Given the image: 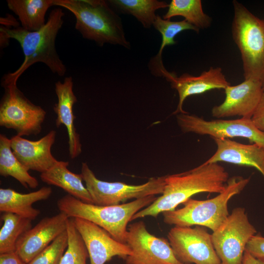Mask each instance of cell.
<instances>
[{
    "mask_svg": "<svg viewBox=\"0 0 264 264\" xmlns=\"http://www.w3.org/2000/svg\"><path fill=\"white\" fill-rule=\"evenodd\" d=\"M73 219L88 250L90 264H105L115 256L125 260L132 254L126 243L117 241L99 226L85 219Z\"/></svg>",
    "mask_w": 264,
    "mask_h": 264,
    "instance_id": "4fadbf2b",
    "label": "cell"
},
{
    "mask_svg": "<svg viewBox=\"0 0 264 264\" xmlns=\"http://www.w3.org/2000/svg\"><path fill=\"white\" fill-rule=\"evenodd\" d=\"M250 177L234 176L229 178L225 189L214 198L206 200L190 198L178 209L162 213L163 221L169 225L189 227L199 225L216 231L229 215L228 203L248 184Z\"/></svg>",
    "mask_w": 264,
    "mask_h": 264,
    "instance_id": "5b68a950",
    "label": "cell"
},
{
    "mask_svg": "<svg viewBox=\"0 0 264 264\" xmlns=\"http://www.w3.org/2000/svg\"><path fill=\"white\" fill-rule=\"evenodd\" d=\"M53 5L70 11L76 19L75 28L85 39L100 46L105 44L131 48L120 18L103 0H53Z\"/></svg>",
    "mask_w": 264,
    "mask_h": 264,
    "instance_id": "3957f363",
    "label": "cell"
},
{
    "mask_svg": "<svg viewBox=\"0 0 264 264\" xmlns=\"http://www.w3.org/2000/svg\"><path fill=\"white\" fill-rule=\"evenodd\" d=\"M0 175L13 177L25 188L35 189L39 185L36 178L29 174L13 154L10 139L3 134H0Z\"/></svg>",
    "mask_w": 264,
    "mask_h": 264,
    "instance_id": "cb8c5ba5",
    "label": "cell"
},
{
    "mask_svg": "<svg viewBox=\"0 0 264 264\" xmlns=\"http://www.w3.org/2000/svg\"><path fill=\"white\" fill-rule=\"evenodd\" d=\"M68 219L61 212L53 216L43 218L21 236L17 242L15 252L28 264L56 238L66 231Z\"/></svg>",
    "mask_w": 264,
    "mask_h": 264,
    "instance_id": "9a60e30c",
    "label": "cell"
},
{
    "mask_svg": "<svg viewBox=\"0 0 264 264\" xmlns=\"http://www.w3.org/2000/svg\"><path fill=\"white\" fill-rule=\"evenodd\" d=\"M64 13L60 8L53 9L44 27L38 31H28L20 26L13 28L1 26L0 46L6 44L10 39L20 44L24 56L21 66L15 71L5 75L1 79V86L17 84L19 78L31 66L43 63L51 71L63 76L66 70L60 59L55 47L57 34L63 24Z\"/></svg>",
    "mask_w": 264,
    "mask_h": 264,
    "instance_id": "6da1fadb",
    "label": "cell"
},
{
    "mask_svg": "<svg viewBox=\"0 0 264 264\" xmlns=\"http://www.w3.org/2000/svg\"><path fill=\"white\" fill-rule=\"evenodd\" d=\"M176 121L184 133L208 135L212 138L243 137L247 139L250 143L264 146V132L255 125L251 118L241 117L236 119L208 121L187 113L178 114Z\"/></svg>",
    "mask_w": 264,
    "mask_h": 264,
    "instance_id": "30bf717a",
    "label": "cell"
},
{
    "mask_svg": "<svg viewBox=\"0 0 264 264\" xmlns=\"http://www.w3.org/2000/svg\"><path fill=\"white\" fill-rule=\"evenodd\" d=\"M55 86L58 98V102L53 107L57 115L56 126L59 128L64 125L66 127L68 138L69 155L71 159H74L81 154L82 150L80 135L77 132L74 122L76 117L73 109L77 99L73 90L72 78L66 77L63 82L58 81Z\"/></svg>",
    "mask_w": 264,
    "mask_h": 264,
    "instance_id": "ac0fdd59",
    "label": "cell"
},
{
    "mask_svg": "<svg viewBox=\"0 0 264 264\" xmlns=\"http://www.w3.org/2000/svg\"><path fill=\"white\" fill-rule=\"evenodd\" d=\"M157 198L150 196L114 205H98L84 202L67 194L57 202L61 212L68 218L89 220L107 231L117 241L126 243L128 224L140 210L152 203Z\"/></svg>",
    "mask_w": 264,
    "mask_h": 264,
    "instance_id": "277c9868",
    "label": "cell"
},
{
    "mask_svg": "<svg viewBox=\"0 0 264 264\" xmlns=\"http://www.w3.org/2000/svg\"><path fill=\"white\" fill-rule=\"evenodd\" d=\"M9 9L18 17L22 27L28 31H36L44 26L48 9L53 5V0H7Z\"/></svg>",
    "mask_w": 264,
    "mask_h": 264,
    "instance_id": "603a6c76",
    "label": "cell"
},
{
    "mask_svg": "<svg viewBox=\"0 0 264 264\" xmlns=\"http://www.w3.org/2000/svg\"><path fill=\"white\" fill-rule=\"evenodd\" d=\"M68 165V161H58L50 169L41 174V180L48 185L63 189L84 202L93 203L89 193L83 183L81 174L71 172L67 169Z\"/></svg>",
    "mask_w": 264,
    "mask_h": 264,
    "instance_id": "44dd1931",
    "label": "cell"
},
{
    "mask_svg": "<svg viewBox=\"0 0 264 264\" xmlns=\"http://www.w3.org/2000/svg\"><path fill=\"white\" fill-rule=\"evenodd\" d=\"M228 173L218 163L204 164L179 174L166 175L161 195L140 210L132 220L176 209L193 195L200 193L220 194L226 188Z\"/></svg>",
    "mask_w": 264,
    "mask_h": 264,
    "instance_id": "7a4b0ae2",
    "label": "cell"
},
{
    "mask_svg": "<svg viewBox=\"0 0 264 264\" xmlns=\"http://www.w3.org/2000/svg\"><path fill=\"white\" fill-rule=\"evenodd\" d=\"M2 87L4 93L0 102V126L14 130L20 136L39 134L46 111L28 99L17 84Z\"/></svg>",
    "mask_w": 264,
    "mask_h": 264,
    "instance_id": "ba28073f",
    "label": "cell"
},
{
    "mask_svg": "<svg viewBox=\"0 0 264 264\" xmlns=\"http://www.w3.org/2000/svg\"><path fill=\"white\" fill-rule=\"evenodd\" d=\"M180 16L199 30L210 26L212 19L205 14L200 0H172L163 16L165 20Z\"/></svg>",
    "mask_w": 264,
    "mask_h": 264,
    "instance_id": "4316f807",
    "label": "cell"
},
{
    "mask_svg": "<svg viewBox=\"0 0 264 264\" xmlns=\"http://www.w3.org/2000/svg\"><path fill=\"white\" fill-rule=\"evenodd\" d=\"M257 233L245 209H234L224 222L211 234L220 264H242L246 246Z\"/></svg>",
    "mask_w": 264,
    "mask_h": 264,
    "instance_id": "9c48e42d",
    "label": "cell"
},
{
    "mask_svg": "<svg viewBox=\"0 0 264 264\" xmlns=\"http://www.w3.org/2000/svg\"><path fill=\"white\" fill-rule=\"evenodd\" d=\"M112 5L124 14L135 17L144 27L150 28L156 18L155 11L168 7L169 4L157 0H110Z\"/></svg>",
    "mask_w": 264,
    "mask_h": 264,
    "instance_id": "d4e9b609",
    "label": "cell"
},
{
    "mask_svg": "<svg viewBox=\"0 0 264 264\" xmlns=\"http://www.w3.org/2000/svg\"><path fill=\"white\" fill-rule=\"evenodd\" d=\"M50 187L44 186L37 191L22 194L11 188L0 189V212L14 213L31 220L35 219L40 210L34 208L36 202L46 200L52 194Z\"/></svg>",
    "mask_w": 264,
    "mask_h": 264,
    "instance_id": "ffe728a7",
    "label": "cell"
},
{
    "mask_svg": "<svg viewBox=\"0 0 264 264\" xmlns=\"http://www.w3.org/2000/svg\"><path fill=\"white\" fill-rule=\"evenodd\" d=\"M242 264H264V261L254 257L248 252L245 251L243 258Z\"/></svg>",
    "mask_w": 264,
    "mask_h": 264,
    "instance_id": "d6a6232c",
    "label": "cell"
},
{
    "mask_svg": "<svg viewBox=\"0 0 264 264\" xmlns=\"http://www.w3.org/2000/svg\"><path fill=\"white\" fill-rule=\"evenodd\" d=\"M168 240L176 258L184 264H220L211 234L204 227L175 226L169 231Z\"/></svg>",
    "mask_w": 264,
    "mask_h": 264,
    "instance_id": "8fae6325",
    "label": "cell"
},
{
    "mask_svg": "<svg viewBox=\"0 0 264 264\" xmlns=\"http://www.w3.org/2000/svg\"><path fill=\"white\" fill-rule=\"evenodd\" d=\"M67 247L66 231L56 238L28 264H60Z\"/></svg>",
    "mask_w": 264,
    "mask_h": 264,
    "instance_id": "f1b7e54d",
    "label": "cell"
},
{
    "mask_svg": "<svg viewBox=\"0 0 264 264\" xmlns=\"http://www.w3.org/2000/svg\"><path fill=\"white\" fill-rule=\"evenodd\" d=\"M0 230V254L14 252L21 236L32 228V220L18 215L3 213Z\"/></svg>",
    "mask_w": 264,
    "mask_h": 264,
    "instance_id": "484cf974",
    "label": "cell"
},
{
    "mask_svg": "<svg viewBox=\"0 0 264 264\" xmlns=\"http://www.w3.org/2000/svg\"><path fill=\"white\" fill-rule=\"evenodd\" d=\"M66 232L67 247L60 264H87L88 253L72 218L68 219Z\"/></svg>",
    "mask_w": 264,
    "mask_h": 264,
    "instance_id": "83f0119b",
    "label": "cell"
},
{
    "mask_svg": "<svg viewBox=\"0 0 264 264\" xmlns=\"http://www.w3.org/2000/svg\"><path fill=\"white\" fill-rule=\"evenodd\" d=\"M263 85L253 79H244L241 83L227 87L223 102L214 106L211 113L220 118L234 116L251 118L262 98Z\"/></svg>",
    "mask_w": 264,
    "mask_h": 264,
    "instance_id": "5bb4252c",
    "label": "cell"
},
{
    "mask_svg": "<svg viewBox=\"0 0 264 264\" xmlns=\"http://www.w3.org/2000/svg\"><path fill=\"white\" fill-rule=\"evenodd\" d=\"M81 174L93 203L102 206L117 205L130 199L162 194L166 176L152 177L145 183L136 185L108 182L97 178L85 162L82 164Z\"/></svg>",
    "mask_w": 264,
    "mask_h": 264,
    "instance_id": "52a82bcc",
    "label": "cell"
},
{
    "mask_svg": "<svg viewBox=\"0 0 264 264\" xmlns=\"http://www.w3.org/2000/svg\"><path fill=\"white\" fill-rule=\"evenodd\" d=\"M263 90H264V87H263Z\"/></svg>",
    "mask_w": 264,
    "mask_h": 264,
    "instance_id": "836d02e7",
    "label": "cell"
},
{
    "mask_svg": "<svg viewBox=\"0 0 264 264\" xmlns=\"http://www.w3.org/2000/svg\"><path fill=\"white\" fill-rule=\"evenodd\" d=\"M126 244L132 250L125 259L126 264H184L176 258L168 240L151 234L143 221L128 226Z\"/></svg>",
    "mask_w": 264,
    "mask_h": 264,
    "instance_id": "7c38bea8",
    "label": "cell"
},
{
    "mask_svg": "<svg viewBox=\"0 0 264 264\" xmlns=\"http://www.w3.org/2000/svg\"><path fill=\"white\" fill-rule=\"evenodd\" d=\"M245 251L254 257L264 261V237L260 233L253 236L248 242Z\"/></svg>",
    "mask_w": 264,
    "mask_h": 264,
    "instance_id": "f546056e",
    "label": "cell"
},
{
    "mask_svg": "<svg viewBox=\"0 0 264 264\" xmlns=\"http://www.w3.org/2000/svg\"><path fill=\"white\" fill-rule=\"evenodd\" d=\"M251 119L255 125L264 132V91L260 103Z\"/></svg>",
    "mask_w": 264,
    "mask_h": 264,
    "instance_id": "4dcf8cb0",
    "label": "cell"
},
{
    "mask_svg": "<svg viewBox=\"0 0 264 264\" xmlns=\"http://www.w3.org/2000/svg\"><path fill=\"white\" fill-rule=\"evenodd\" d=\"M56 135V131L51 130L36 141L29 140L16 135L10 138L11 149L27 170L42 174L50 169L58 161L51 152Z\"/></svg>",
    "mask_w": 264,
    "mask_h": 264,
    "instance_id": "2e32d148",
    "label": "cell"
},
{
    "mask_svg": "<svg viewBox=\"0 0 264 264\" xmlns=\"http://www.w3.org/2000/svg\"><path fill=\"white\" fill-rule=\"evenodd\" d=\"M0 264H26L15 251L0 254Z\"/></svg>",
    "mask_w": 264,
    "mask_h": 264,
    "instance_id": "1f68e13d",
    "label": "cell"
},
{
    "mask_svg": "<svg viewBox=\"0 0 264 264\" xmlns=\"http://www.w3.org/2000/svg\"><path fill=\"white\" fill-rule=\"evenodd\" d=\"M233 5L232 35L241 55L244 79L260 81L264 86V20L237 0Z\"/></svg>",
    "mask_w": 264,
    "mask_h": 264,
    "instance_id": "8992f818",
    "label": "cell"
},
{
    "mask_svg": "<svg viewBox=\"0 0 264 264\" xmlns=\"http://www.w3.org/2000/svg\"><path fill=\"white\" fill-rule=\"evenodd\" d=\"M165 78L178 94L177 106L173 112L175 114L187 113L183 109L184 102L187 97L212 89H224L230 85L222 73L221 68L219 67H211L208 70L202 72L197 76L185 73L177 77L176 73L169 72Z\"/></svg>",
    "mask_w": 264,
    "mask_h": 264,
    "instance_id": "e0dca14e",
    "label": "cell"
},
{
    "mask_svg": "<svg viewBox=\"0 0 264 264\" xmlns=\"http://www.w3.org/2000/svg\"><path fill=\"white\" fill-rule=\"evenodd\" d=\"M217 150L204 164L225 162L255 168L264 177V146L244 144L228 138H212Z\"/></svg>",
    "mask_w": 264,
    "mask_h": 264,
    "instance_id": "d6986e66",
    "label": "cell"
},
{
    "mask_svg": "<svg viewBox=\"0 0 264 264\" xmlns=\"http://www.w3.org/2000/svg\"><path fill=\"white\" fill-rule=\"evenodd\" d=\"M153 26L161 34L162 42L158 53L150 62L149 69L154 75L165 77L169 72L164 66L162 60V54L165 47L176 44L175 38L183 31L191 30L198 33L199 30L185 20L171 21L162 19L158 15H157Z\"/></svg>",
    "mask_w": 264,
    "mask_h": 264,
    "instance_id": "7402d4cb",
    "label": "cell"
}]
</instances>
